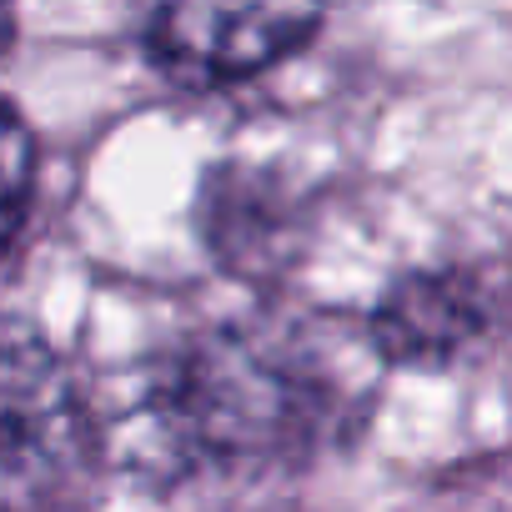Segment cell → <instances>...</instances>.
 Masks as SVG:
<instances>
[{
    "label": "cell",
    "instance_id": "obj_1",
    "mask_svg": "<svg viewBox=\"0 0 512 512\" xmlns=\"http://www.w3.org/2000/svg\"><path fill=\"white\" fill-rule=\"evenodd\" d=\"M327 0H136L151 61L181 86H226L292 56Z\"/></svg>",
    "mask_w": 512,
    "mask_h": 512
},
{
    "label": "cell",
    "instance_id": "obj_5",
    "mask_svg": "<svg viewBox=\"0 0 512 512\" xmlns=\"http://www.w3.org/2000/svg\"><path fill=\"white\" fill-rule=\"evenodd\" d=\"M11 41V0H0V46Z\"/></svg>",
    "mask_w": 512,
    "mask_h": 512
},
{
    "label": "cell",
    "instance_id": "obj_4",
    "mask_svg": "<svg viewBox=\"0 0 512 512\" xmlns=\"http://www.w3.org/2000/svg\"><path fill=\"white\" fill-rule=\"evenodd\" d=\"M31 181H36V151L21 126V116L0 101V251L11 246V236L26 221L31 206Z\"/></svg>",
    "mask_w": 512,
    "mask_h": 512
},
{
    "label": "cell",
    "instance_id": "obj_3",
    "mask_svg": "<svg viewBox=\"0 0 512 512\" xmlns=\"http://www.w3.org/2000/svg\"><path fill=\"white\" fill-rule=\"evenodd\" d=\"M477 332H482V302L462 277L447 272H417L397 282L372 317V337L382 357L412 367L452 362Z\"/></svg>",
    "mask_w": 512,
    "mask_h": 512
},
{
    "label": "cell",
    "instance_id": "obj_2",
    "mask_svg": "<svg viewBox=\"0 0 512 512\" xmlns=\"http://www.w3.org/2000/svg\"><path fill=\"white\" fill-rule=\"evenodd\" d=\"M86 462V412L56 352L0 327V487L46 497Z\"/></svg>",
    "mask_w": 512,
    "mask_h": 512
}]
</instances>
